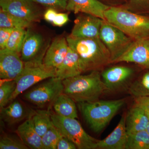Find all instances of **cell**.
I'll use <instances>...</instances> for the list:
<instances>
[{"mask_svg": "<svg viewBox=\"0 0 149 149\" xmlns=\"http://www.w3.org/2000/svg\"><path fill=\"white\" fill-rule=\"evenodd\" d=\"M33 111H29L18 100H13L8 106L1 109L2 119L8 125H12L28 118Z\"/></svg>", "mask_w": 149, "mask_h": 149, "instance_id": "ffe728a7", "label": "cell"}, {"mask_svg": "<svg viewBox=\"0 0 149 149\" xmlns=\"http://www.w3.org/2000/svg\"><path fill=\"white\" fill-rule=\"evenodd\" d=\"M37 4H40L48 8H52L56 10H66L68 0H34Z\"/></svg>", "mask_w": 149, "mask_h": 149, "instance_id": "4dcf8cb0", "label": "cell"}, {"mask_svg": "<svg viewBox=\"0 0 149 149\" xmlns=\"http://www.w3.org/2000/svg\"><path fill=\"white\" fill-rule=\"evenodd\" d=\"M103 20L94 15L82 13L74 20L70 35L77 38H100Z\"/></svg>", "mask_w": 149, "mask_h": 149, "instance_id": "8fae6325", "label": "cell"}, {"mask_svg": "<svg viewBox=\"0 0 149 149\" xmlns=\"http://www.w3.org/2000/svg\"><path fill=\"white\" fill-rule=\"evenodd\" d=\"M54 125L63 136L79 149H96L99 140L86 133L77 118L63 117L51 113Z\"/></svg>", "mask_w": 149, "mask_h": 149, "instance_id": "5b68a950", "label": "cell"}, {"mask_svg": "<svg viewBox=\"0 0 149 149\" xmlns=\"http://www.w3.org/2000/svg\"><path fill=\"white\" fill-rule=\"evenodd\" d=\"M32 23L1 9L0 10V28H28Z\"/></svg>", "mask_w": 149, "mask_h": 149, "instance_id": "d4e9b609", "label": "cell"}, {"mask_svg": "<svg viewBox=\"0 0 149 149\" xmlns=\"http://www.w3.org/2000/svg\"><path fill=\"white\" fill-rule=\"evenodd\" d=\"M109 8L98 0H68L66 10L88 14L105 20L104 13Z\"/></svg>", "mask_w": 149, "mask_h": 149, "instance_id": "2e32d148", "label": "cell"}, {"mask_svg": "<svg viewBox=\"0 0 149 149\" xmlns=\"http://www.w3.org/2000/svg\"><path fill=\"white\" fill-rule=\"evenodd\" d=\"M56 77V69L47 66L42 61H33L24 63V68L20 74L14 80L16 82L15 91L10 102L37 83Z\"/></svg>", "mask_w": 149, "mask_h": 149, "instance_id": "8992f818", "label": "cell"}, {"mask_svg": "<svg viewBox=\"0 0 149 149\" xmlns=\"http://www.w3.org/2000/svg\"><path fill=\"white\" fill-rule=\"evenodd\" d=\"M75 102L69 96L62 93L52 104L56 114L63 117L77 118L78 116Z\"/></svg>", "mask_w": 149, "mask_h": 149, "instance_id": "7402d4cb", "label": "cell"}, {"mask_svg": "<svg viewBox=\"0 0 149 149\" xmlns=\"http://www.w3.org/2000/svg\"><path fill=\"white\" fill-rule=\"evenodd\" d=\"M105 20L133 40L149 37V18L123 9L109 7L104 13Z\"/></svg>", "mask_w": 149, "mask_h": 149, "instance_id": "277c9868", "label": "cell"}, {"mask_svg": "<svg viewBox=\"0 0 149 149\" xmlns=\"http://www.w3.org/2000/svg\"><path fill=\"white\" fill-rule=\"evenodd\" d=\"M24 65L19 54L6 49L0 50V77L2 80H15L22 72Z\"/></svg>", "mask_w": 149, "mask_h": 149, "instance_id": "4fadbf2b", "label": "cell"}, {"mask_svg": "<svg viewBox=\"0 0 149 149\" xmlns=\"http://www.w3.org/2000/svg\"><path fill=\"white\" fill-rule=\"evenodd\" d=\"M69 20V17L68 14L58 13L52 24L54 26L61 27L66 24Z\"/></svg>", "mask_w": 149, "mask_h": 149, "instance_id": "e575fe53", "label": "cell"}, {"mask_svg": "<svg viewBox=\"0 0 149 149\" xmlns=\"http://www.w3.org/2000/svg\"><path fill=\"white\" fill-rule=\"evenodd\" d=\"M69 47L76 52L80 58L83 72L99 70L111 64L110 54L100 38L66 37Z\"/></svg>", "mask_w": 149, "mask_h": 149, "instance_id": "6da1fadb", "label": "cell"}, {"mask_svg": "<svg viewBox=\"0 0 149 149\" xmlns=\"http://www.w3.org/2000/svg\"><path fill=\"white\" fill-rule=\"evenodd\" d=\"M133 72V70L128 67L115 66L104 70L101 75L107 91H114L125 85Z\"/></svg>", "mask_w": 149, "mask_h": 149, "instance_id": "5bb4252c", "label": "cell"}, {"mask_svg": "<svg viewBox=\"0 0 149 149\" xmlns=\"http://www.w3.org/2000/svg\"><path fill=\"white\" fill-rule=\"evenodd\" d=\"M146 130L149 133V123L148 125V127H147Z\"/></svg>", "mask_w": 149, "mask_h": 149, "instance_id": "8d00e7d4", "label": "cell"}, {"mask_svg": "<svg viewBox=\"0 0 149 149\" xmlns=\"http://www.w3.org/2000/svg\"><path fill=\"white\" fill-rule=\"evenodd\" d=\"M63 91V80L57 77H51L27 92L24 98L37 107H43L52 104Z\"/></svg>", "mask_w": 149, "mask_h": 149, "instance_id": "ba28073f", "label": "cell"}, {"mask_svg": "<svg viewBox=\"0 0 149 149\" xmlns=\"http://www.w3.org/2000/svg\"><path fill=\"white\" fill-rule=\"evenodd\" d=\"M125 99L78 103V107L90 128L95 133L101 132L124 105Z\"/></svg>", "mask_w": 149, "mask_h": 149, "instance_id": "3957f363", "label": "cell"}, {"mask_svg": "<svg viewBox=\"0 0 149 149\" xmlns=\"http://www.w3.org/2000/svg\"><path fill=\"white\" fill-rule=\"evenodd\" d=\"M57 13L56 10L52 8H48L44 14L43 17L46 21L52 23Z\"/></svg>", "mask_w": 149, "mask_h": 149, "instance_id": "d590c367", "label": "cell"}, {"mask_svg": "<svg viewBox=\"0 0 149 149\" xmlns=\"http://www.w3.org/2000/svg\"><path fill=\"white\" fill-rule=\"evenodd\" d=\"M21 139H18L8 135H4L0 139L1 149H28Z\"/></svg>", "mask_w": 149, "mask_h": 149, "instance_id": "f546056e", "label": "cell"}, {"mask_svg": "<svg viewBox=\"0 0 149 149\" xmlns=\"http://www.w3.org/2000/svg\"><path fill=\"white\" fill-rule=\"evenodd\" d=\"M133 63L149 69V37L135 40L114 63Z\"/></svg>", "mask_w": 149, "mask_h": 149, "instance_id": "7c38bea8", "label": "cell"}, {"mask_svg": "<svg viewBox=\"0 0 149 149\" xmlns=\"http://www.w3.org/2000/svg\"><path fill=\"white\" fill-rule=\"evenodd\" d=\"M137 1H148V0H137Z\"/></svg>", "mask_w": 149, "mask_h": 149, "instance_id": "74e56055", "label": "cell"}, {"mask_svg": "<svg viewBox=\"0 0 149 149\" xmlns=\"http://www.w3.org/2000/svg\"><path fill=\"white\" fill-rule=\"evenodd\" d=\"M76 146L66 137L61 134L56 149H76Z\"/></svg>", "mask_w": 149, "mask_h": 149, "instance_id": "836d02e7", "label": "cell"}, {"mask_svg": "<svg viewBox=\"0 0 149 149\" xmlns=\"http://www.w3.org/2000/svg\"><path fill=\"white\" fill-rule=\"evenodd\" d=\"M83 72L79 56L75 51L69 47L63 61L56 69V77L63 80Z\"/></svg>", "mask_w": 149, "mask_h": 149, "instance_id": "ac0fdd59", "label": "cell"}, {"mask_svg": "<svg viewBox=\"0 0 149 149\" xmlns=\"http://www.w3.org/2000/svg\"><path fill=\"white\" fill-rule=\"evenodd\" d=\"M68 49L66 37H57L48 47L43 60L44 64L56 69L63 61Z\"/></svg>", "mask_w": 149, "mask_h": 149, "instance_id": "e0dca14e", "label": "cell"}, {"mask_svg": "<svg viewBox=\"0 0 149 149\" xmlns=\"http://www.w3.org/2000/svg\"><path fill=\"white\" fill-rule=\"evenodd\" d=\"M26 34L27 30L24 28H14L5 49L18 54L21 53Z\"/></svg>", "mask_w": 149, "mask_h": 149, "instance_id": "4316f807", "label": "cell"}, {"mask_svg": "<svg viewBox=\"0 0 149 149\" xmlns=\"http://www.w3.org/2000/svg\"><path fill=\"white\" fill-rule=\"evenodd\" d=\"M125 149H149V133L146 130L128 135Z\"/></svg>", "mask_w": 149, "mask_h": 149, "instance_id": "cb8c5ba5", "label": "cell"}, {"mask_svg": "<svg viewBox=\"0 0 149 149\" xmlns=\"http://www.w3.org/2000/svg\"><path fill=\"white\" fill-rule=\"evenodd\" d=\"M31 118L35 130L41 137L53 125L49 111L41 110L33 111Z\"/></svg>", "mask_w": 149, "mask_h": 149, "instance_id": "603a6c76", "label": "cell"}, {"mask_svg": "<svg viewBox=\"0 0 149 149\" xmlns=\"http://www.w3.org/2000/svg\"><path fill=\"white\" fill-rule=\"evenodd\" d=\"M27 28V34L21 52L22 59L24 63L42 61L49 44L46 46L42 35Z\"/></svg>", "mask_w": 149, "mask_h": 149, "instance_id": "30bf717a", "label": "cell"}, {"mask_svg": "<svg viewBox=\"0 0 149 149\" xmlns=\"http://www.w3.org/2000/svg\"><path fill=\"white\" fill-rule=\"evenodd\" d=\"M63 93L78 103L95 101L107 91L99 70L63 80Z\"/></svg>", "mask_w": 149, "mask_h": 149, "instance_id": "7a4b0ae2", "label": "cell"}, {"mask_svg": "<svg viewBox=\"0 0 149 149\" xmlns=\"http://www.w3.org/2000/svg\"><path fill=\"white\" fill-rule=\"evenodd\" d=\"M125 116L126 114L122 116L117 126L108 136L99 140L96 149H125L128 137Z\"/></svg>", "mask_w": 149, "mask_h": 149, "instance_id": "9a60e30c", "label": "cell"}, {"mask_svg": "<svg viewBox=\"0 0 149 149\" xmlns=\"http://www.w3.org/2000/svg\"><path fill=\"white\" fill-rule=\"evenodd\" d=\"M16 84L15 80H6L0 87V107L2 108L6 106L10 102L12 96L15 89Z\"/></svg>", "mask_w": 149, "mask_h": 149, "instance_id": "83f0119b", "label": "cell"}, {"mask_svg": "<svg viewBox=\"0 0 149 149\" xmlns=\"http://www.w3.org/2000/svg\"><path fill=\"white\" fill-rule=\"evenodd\" d=\"M149 123V118L143 110L135 105L126 114L125 126L128 135L146 130Z\"/></svg>", "mask_w": 149, "mask_h": 149, "instance_id": "44dd1931", "label": "cell"}, {"mask_svg": "<svg viewBox=\"0 0 149 149\" xmlns=\"http://www.w3.org/2000/svg\"><path fill=\"white\" fill-rule=\"evenodd\" d=\"M100 38L109 51L111 63H114L127 50L134 40L104 20L101 27Z\"/></svg>", "mask_w": 149, "mask_h": 149, "instance_id": "52a82bcc", "label": "cell"}, {"mask_svg": "<svg viewBox=\"0 0 149 149\" xmlns=\"http://www.w3.org/2000/svg\"><path fill=\"white\" fill-rule=\"evenodd\" d=\"M128 91L135 98L149 96V69L130 85Z\"/></svg>", "mask_w": 149, "mask_h": 149, "instance_id": "484cf974", "label": "cell"}, {"mask_svg": "<svg viewBox=\"0 0 149 149\" xmlns=\"http://www.w3.org/2000/svg\"><path fill=\"white\" fill-rule=\"evenodd\" d=\"M60 136V133L53 124L42 137L44 149H56Z\"/></svg>", "mask_w": 149, "mask_h": 149, "instance_id": "f1b7e54d", "label": "cell"}, {"mask_svg": "<svg viewBox=\"0 0 149 149\" xmlns=\"http://www.w3.org/2000/svg\"><path fill=\"white\" fill-rule=\"evenodd\" d=\"M134 105L142 109L149 119V96L135 98Z\"/></svg>", "mask_w": 149, "mask_h": 149, "instance_id": "d6a6232c", "label": "cell"}, {"mask_svg": "<svg viewBox=\"0 0 149 149\" xmlns=\"http://www.w3.org/2000/svg\"><path fill=\"white\" fill-rule=\"evenodd\" d=\"M37 4L34 0H0L1 9L32 23L42 17Z\"/></svg>", "mask_w": 149, "mask_h": 149, "instance_id": "9c48e42d", "label": "cell"}, {"mask_svg": "<svg viewBox=\"0 0 149 149\" xmlns=\"http://www.w3.org/2000/svg\"><path fill=\"white\" fill-rule=\"evenodd\" d=\"M14 28H0V49H5Z\"/></svg>", "mask_w": 149, "mask_h": 149, "instance_id": "1f68e13d", "label": "cell"}, {"mask_svg": "<svg viewBox=\"0 0 149 149\" xmlns=\"http://www.w3.org/2000/svg\"><path fill=\"white\" fill-rule=\"evenodd\" d=\"M31 116L18 126L17 133L22 142L29 148L44 149L42 137L35 130Z\"/></svg>", "mask_w": 149, "mask_h": 149, "instance_id": "d6986e66", "label": "cell"}]
</instances>
